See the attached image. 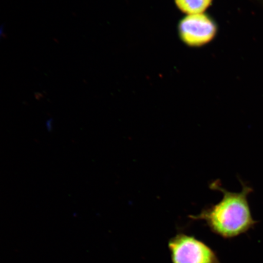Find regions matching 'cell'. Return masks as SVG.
<instances>
[{
  "mask_svg": "<svg viewBox=\"0 0 263 263\" xmlns=\"http://www.w3.org/2000/svg\"><path fill=\"white\" fill-rule=\"evenodd\" d=\"M213 0H175L177 7L186 15L204 13Z\"/></svg>",
  "mask_w": 263,
  "mask_h": 263,
  "instance_id": "277c9868",
  "label": "cell"
},
{
  "mask_svg": "<svg viewBox=\"0 0 263 263\" xmlns=\"http://www.w3.org/2000/svg\"><path fill=\"white\" fill-rule=\"evenodd\" d=\"M168 248L173 263H221L212 249L192 236H174Z\"/></svg>",
  "mask_w": 263,
  "mask_h": 263,
  "instance_id": "7a4b0ae2",
  "label": "cell"
},
{
  "mask_svg": "<svg viewBox=\"0 0 263 263\" xmlns=\"http://www.w3.org/2000/svg\"><path fill=\"white\" fill-rule=\"evenodd\" d=\"M239 181L242 190L238 193L222 188L218 180L213 182L210 188L222 192L221 201L190 218L204 221L214 233L225 239L237 237L254 228L258 222L252 217L248 201V197L254 190Z\"/></svg>",
  "mask_w": 263,
  "mask_h": 263,
  "instance_id": "6da1fadb",
  "label": "cell"
},
{
  "mask_svg": "<svg viewBox=\"0 0 263 263\" xmlns=\"http://www.w3.org/2000/svg\"><path fill=\"white\" fill-rule=\"evenodd\" d=\"M218 28L213 20L202 14L186 15L179 25L181 40L190 47H201L215 37Z\"/></svg>",
  "mask_w": 263,
  "mask_h": 263,
  "instance_id": "3957f363",
  "label": "cell"
}]
</instances>
